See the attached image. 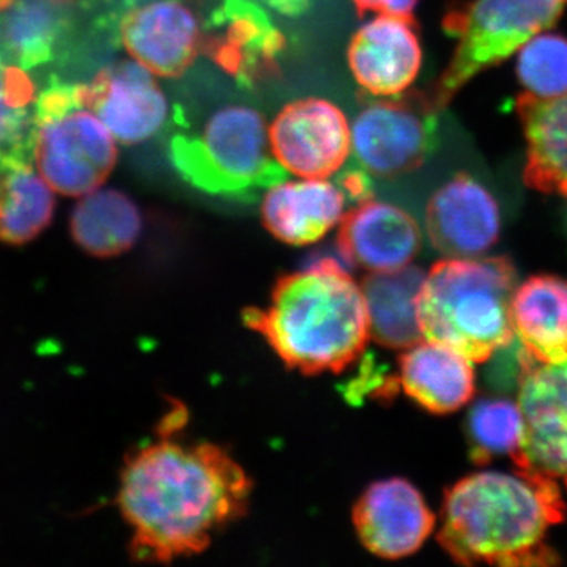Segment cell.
<instances>
[{
  "mask_svg": "<svg viewBox=\"0 0 567 567\" xmlns=\"http://www.w3.org/2000/svg\"><path fill=\"white\" fill-rule=\"evenodd\" d=\"M181 420L178 412L166 417L162 439L130 456L122 472L118 507L137 561L203 554L251 502V480L227 451L174 439Z\"/></svg>",
  "mask_w": 567,
  "mask_h": 567,
  "instance_id": "1",
  "label": "cell"
},
{
  "mask_svg": "<svg viewBox=\"0 0 567 567\" xmlns=\"http://www.w3.org/2000/svg\"><path fill=\"white\" fill-rule=\"evenodd\" d=\"M565 516L554 481L518 470L480 472L446 492L439 543L461 565L554 566L548 529Z\"/></svg>",
  "mask_w": 567,
  "mask_h": 567,
  "instance_id": "2",
  "label": "cell"
},
{
  "mask_svg": "<svg viewBox=\"0 0 567 567\" xmlns=\"http://www.w3.org/2000/svg\"><path fill=\"white\" fill-rule=\"evenodd\" d=\"M245 322L305 375L341 374L371 339L363 289L333 257L282 276L267 308L249 309Z\"/></svg>",
  "mask_w": 567,
  "mask_h": 567,
  "instance_id": "3",
  "label": "cell"
},
{
  "mask_svg": "<svg viewBox=\"0 0 567 567\" xmlns=\"http://www.w3.org/2000/svg\"><path fill=\"white\" fill-rule=\"evenodd\" d=\"M516 270L506 257H447L417 295L423 338L483 363L514 339Z\"/></svg>",
  "mask_w": 567,
  "mask_h": 567,
  "instance_id": "4",
  "label": "cell"
},
{
  "mask_svg": "<svg viewBox=\"0 0 567 567\" xmlns=\"http://www.w3.org/2000/svg\"><path fill=\"white\" fill-rule=\"evenodd\" d=\"M270 152L262 115L245 106L223 107L203 132L178 133L169 142L171 163L189 185L234 199H252L286 182L287 171Z\"/></svg>",
  "mask_w": 567,
  "mask_h": 567,
  "instance_id": "5",
  "label": "cell"
},
{
  "mask_svg": "<svg viewBox=\"0 0 567 567\" xmlns=\"http://www.w3.org/2000/svg\"><path fill=\"white\" fill-rule=\"evenodd\" d=\"M567 0H468L453 3L443 29L457 40L431 100L442 111L473 78L505 62L561 18Z\"/></svg>",
  "mask_w": 567,
  "mask_h": 567,
  "instance_id": "6",
  "label": "cell"
},
{
  "mask_svg": "<svg viewBox=\"0 0 567 567\" xmlns=\"http://www.w3.org/2000/svg\"><path fill=\"white\" fill-rule=\"evenodd\" d=\"M32 153L41 177L65 196L95 192L117 159L112 133L85 106L81 85L41 93L33 114Z\"/></svg>",
  "mask_w": 567,
  "mask_h": 567,
  "instance_id": "7",
  "label": "cell"
},
{
  "mask_svg": "<svg viewBox=\"0 0 567 567\" xmlns=\"http://www.w3.org/2000/svg\"><path fill=\"white\" fill-rule=\"evenodd\" d=\"M439 112L431 96L420 93L368 104L353 125L358 166L383 178L423 166L439 144Z\"/></svg>",
  "mask_w": 567,
  "mask_h": 567,
  "instance_id": "8",
  "label": "cell"
},
{
  "mask_svg": "<svg viewBox=\"0 0 567 567\" xmlns=\"http://www.w3.org/2000/svg\"><path fill=\"white\" fill-rule=\"evenodd\" d=\"M525 435L514 454L518 472L535 473L567 488V360L536 363L518 386Z\"/></svg>",
  "mask_w": 567,
  "mask_h": 567,
  "instance_id": "9",
  "label": "cell"
},
{
  "mask_svg": "<svg viewBox=\"0 0 567 567\" xmlns=\"http://www.w3.org/2000/svg\"><path fill=\"white\" fill-rule=\"evenodd\" d=\"M268 136L271 152L284 169L305 178L338 173L352 144L344 112L320 99L287 104L276 115Z\"/></svg>",
  "mask_w": 567,
  "mask_h": 567,
  "instance_id": "10",
  "label": "cell"
},
{
  "mask_svg": "<svg viewBox=\"0 0 567 567\" xmlns=\"http://www.w3.org/2000/svg\"><path fill=\"white\" fill-rule=\"evenodd\" d=\"M203 47L238 84L252 87L278 71L286 37L254 0H224L208 20Z\"/></svg>",
  "mask_w": 567,
  "mask_h": 567,
  "instance_id": "11",
  "label": "cell"
},
{
  "mask_svg": "<svg viewBox=\"0 0 567 567\" xmlns=\"http://www.w3.org/2000/svg\"><path fill=\"white\" fill-rule=\"evenodd\" d=\"M353 525L372 555L401 559L420 550L434 529L435 517L412 483L391 477L365 488L353 507Z\"/></svg>",
  "mask_w": 567,
  "mask_h": 567,
  "instance_id": "12",
  "label": "cell"
},
{
  "mask_svg": "<svg viewBox=\"0 0 567 567\" xmlns=\"http://www.w3.org/2000/svg\"><path fill=\"white\" fill-rule=\"evenodd\" d=\"M81 89L85 106L122 144L151 140L166 122V99L140 62L114 63Z\"/></svg>",
  "mask_w": 567,
  "mask_h": 567,
  "instance_id": "13",
  "label": "cell"
},
{
  "mask_svg": "<svg viewBox=\"0 0 567 567\" xmlns=\"http://www.w3.org/2000/svg\"><path fill=\"white\" fill-rule=\"evenodd\" d=\"M432 245L447 257H476L498 240L502 216L495 197L470 174L443 185L425 208Z\"/></svg>",
  "mask_w": 567,
  "mask_h": 567,
  "instance_id": "14",
  "label": "cell"
},
{
  "mask_svg": "<svg viewBox=\"0 0 567 567\" xmlns=\"http://www.w3.org/2000/svg\"><path fill=\"white\" fill-rule=\"evenodd\" d=\"M423 63L415 18L382 14L358 29L349 47V65L358 84L375 96L402 95Z\"/></svg>",
  "mask_w": 567,
  "mask_h": 567,
  "instance_id": "15",
  "label": "cell"
},
{
  "mask_svg": "<svg viewBox=\"0 0 567 567\" xmlns=\"http://www.w3.org/2000/svg\"><path fill=\"white\" fill-rule=\"evenodd\" d=\"M118 32L126 51L159 76H181L203 47L199 24L181 0H153L130 10Z\"/></svg>",
  "mask_w": 567,
  "mask_h": 567,
  "instance_id": "16",
  "label": "cell"
},
{
  "mask_svg": "<svg viewBox=\"0 0 567 567\" xmlns=\"http://www.w3.org/2000/svg\"><path fill=\"white\" fill-rule=\"evenodd\" d=\"M420 245L417 223L393 204L364 200L342 216L339 227L338 249L342 260L371 274L406 267Z\"/></svg>",
  "mask_w": 567,
  "mask_h": 567,
  "instance_id": "17",
  "label": "cell"
},
{
  "mask_svg": "<svg viewBox=\"0 0 567 567\" xmlns=\"http://www.w3.org/2000/svg\"><path fill=\"white\" fill-rule=\"evenodd\" d=\"M346 196L338 185L322 178L281 182L265 194L262 218L268 233L287 245L322 240L341 223Z\"/></svg>",
  "mask_w": 567,
  "mask_h": 567,
  "instance_id": "18",
  "label": "cell"
},
{
  "mask_svg": "<svg viewBox=\"0 0 567 567\" xmlns=\"http://www.w3.org/2000/svg\"><path fill=\"white\" fill-rule=\"evenodd\" d=\"M473 361L439 342H417L399 360V380L406 394L427 412H456L475 393Z\"/></svg>",
  "mask_w": 567,
  "mask_h": 567,
  "instance_id": "19",
  "label": "cell"
},
{
  "mask_svg": "<svg viewBox=\"0 0 567 567\" xmlns=\"http://www.w3.org/2000/svg\"><path fill=\"white\" fill-rule=\"evenodd\" d=\"M516 106L527 141L525 183L537 192L567 197V93L557 99L522 93Z\"/></svg>",
  "mask_w": 567,
  "mask_h": 567,
  "instance_id": "20",
  "label": "cell"
},
{
  "mask_svg": "<svg viewBox=\"0 0 567 567\" xmlns=\"http://www.w3.org/2000/svg\"><path fill=\"white\" fill-rule=\"evenodd\" d=\"M514 333L537 363L567 360V279L533 276L513 298Z\"/></svg>",
  "mask_w": 567,
  "mask_h": 567,
  "instance_id": "21",
  "label": "cell"
},
{
  "mask_svg": "<svg viewBox=\"0 0 567 567\" xmlns=\"http://www.w3.org/2000/svg\"><path fill=\"white\" fill-rule=\"evenodd\" d=\"M425 276L420 268L410 267L371 274L363 289L368 306L371 338L390 349H410L423 341L417 320V295Z\"/></svg>",
  "mask_w": 567,
  "mask_h": 567,
  "instance_id": "22",
  "label": "cell"
},
{
  "mask_svg": "<svg viewBox=\"0 0 567 567\" xmlns=\"http://www.w3.org/2000/svg\"><path fill=\"white\" fill-rule=\"evenodd\" d=\"M66 25L62 6L54 0H0V48L21 69L51 62Z\"/></svg>",
  "mask_w": 567,
  "mask_h": 567,
  "instance_id": "23",
  "label": "cell"
},
{
  "mask_svg": "<svg viewBox=\"0 0 567 567\" xmlns=\"http://www.w3.org/2000/svg\"><path fill=\"white\" fill-rule=\"evenodd\" d=\"M73 240L95 257L128 251L142 233L140 207L117 189L92 192L71 213Z\"/></svg>",
  "mask_w": 567,
  "mask_h": 567,
  "instance_id": "24",
  "label": "cell"
},
{
  "mask_svg": "<svg viewBox=\"0 0 567 567\" xmlns=\"http://www.w3.org/2000/svg\"><path fill=\"white\" fill-rule=\"evenodd\" d=\"M55 199L29 162L0 163V241L25 245L52 221Z\"/></svg>",
  "mask_w": 567,
  "mask_h": 567,
  "instance_id": "25",
  "label": "cell"
},
{
  "mask_svg": "<svg viewBox=\"0 0 567 567\" xmlns=\"http://www.w3.org/2000/svg\"><path fill=\"white\" fill-rule=\"evenodd\" d=\"M524 415L509 399H483L468 416L470 453L477 465L492 457L514 456L524 443Z\"/></svg>",
  "mask_w": 567,
  "mask_h": 567,
  "instance_id": "26",
  "label": "cell"
},
{
  "mask_svg": "<svg viewBox=\"0 0 567 567\" xmlns=\"http://www.w3.org/2000/svg\"><path fill=\"white\" fill-rule=\"evenodd\" d=\"M517 78L529 95L557 99L567 93V39L540 32L518 50Z\"/></svg>",
  "mask_w": 567,
  "mask_h": 567,
  "instance_id": "27",
  "label": "cell"
},
{
  "mask_svg": "<svg viewBox=\"0 0 567 567\" xmlns=\"http://www.w3.org/2000/svg\"><path fill=\"white\" fill-rule=\"evenodd\" d=\"M33 147V117L24 107L0 102V163L29 162Z\"/></svg>",
  "mask_w": 567,
  "mask_h": 567,
  "instance_id": "28",
  "label": "cell"
},
{
  "mask_svg": "<svg viewBox=\"0 0 567 567\" xmlns=\"http://www.w3.org/2000/svg\"><path fill=\"white\" fill-rule=\"evenodd\" d=\"M399 385H401L399 377L386 375L383 368L375 364L372 358H365L361 371L347 385L346 394L352 402H360L364 395L390 401L398 394Z\"/></svg>",
  "mask_w": 567,
  "mask_h": 567,
  "instance_id": "29",
  "label": "cell"
},
{
  "mask_svg": "<svg viewBox=\"0 0 567 567\" xmlns=\"http://www.w3.org/2000/svg\"><path fill=\"white\" fill-rule=\"evenodd\" d=\"M33 82L25 74L21 66H9L6 69V80H3L2 102L13 107H25L32 102Z\"/></svg>",
  "mask_w": 567,
  "mask_h": 567,
  "instance_id": "30",
  "label": "cell"
},
{
  "mask_svg": "<svg viewBox=\"0 0 567 567\" xmlns=\"http://www.w3.org/2000/svg\"><path fill=\"white\" fill-rule=\"evenodd\" d=\"M336 185L344 194L346 200L354 204L371 199L372 193H374L372 192L374 185H372L371 174L361 166L347 167L336 178Z\"/></svg>",
  "mask_w": 567,
  "mask_h": 567,
  "instance_id": "31",
  "label": "cell"
},
{
  "mask_svg": "<svg viewBox=\"0 0 567 567\" xmlns=\"http://www.w3.org/2000/svg\"><path fill=\"white\" fill-rule=\"evenodd\" d=\"M420 0H353L358 13H382L391 17L413 18Z\"/></svg>",
  "mask_w": 567,
  "mask_h": 567,
  "instance_id": "32",
  "label": "cell"
},
{
  "mask_svg": "<svg viewBox=\"0 0 567 567\" xmlns=\"http://www.w3.org/2000/svg\"><path fill=\"white\" fill-rule=\"evenodd\" d=\"M262 2L284 17H300L309 9L312 0H262Z\"/></svg>",
  "mask_w": 567,
  "mask_h": 567,
  "instance_id": "33",
  "label": "cell"
},
{
  "mask_svg": "<svg viewBox=\"0 0 567 567\" xmlns=\"http://www.w3.org/2000/svg\"><path fill=\"white\" fill-rule=\"evenodd\" d=\"M3 80H6V69H3L2 62H0V102H2Z\"/></svg>",
  "mask_w": 567,
  "mask_h": 567,
  "instance_id": "34",
  "label": "cell"
},
{
  "mask_svg": "<svg viewBox=\"0 0 567 567\" xmlns=\"http://www.w3.org/2000/svg\"><path fill=\"white\" fill-rule=\"evenodd\" d=\"M54 2L61 3V6H63V3L73 2V0H54Z\"/></svg>",
  "mask_w": 567,
  "mask_h": 567,
  "instance_id": "35",
  "label": "cell"
}]
</instances>
